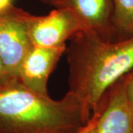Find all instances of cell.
<instances>
[{
  "instance_id": "10",
  "label": "cell",
  "mask_w": 133,
  "mask_h": 133,
  "mask_svg": "<svg viewBox=\"0 0 133 133\" xmlns=\"http://www.w3.org/2000/svg\"><path fill=\"white\" fill-rule=\"evenodd\" d=\"M99 116V110L96 109L91 115L90 118L87 123L76 133H96L97 124Z\"/></svg>"
},
{
  "instance_id": "11",
  "label": "cell",
  "mask_w": 133,
  "mask_h": 133,
  "mask_svg": "<svg viewBox=\"0 0 133 133\" xmlns=\"http://www.w3.org/2000/svg\"><path fill=\"white\" fill-rule=\"evenodd\" d=\"M10 79H11V78L8 75L4 65L2 62V60L0 58V86L4 84L7 81H9Z\"/></svg>"
},
{
  "instance_id": "6",
  "label": "cell",
  "mask_w": 133,
  "mask_h": 133,
  "mask_svg": "<svg viewBox=\"0 0 133 133\" xmlns=\"http://www.w3.org/2000/svg\"><path fill=\"white\" fill-rule=\"evenodd\" d=\"M96 109V133H133V111L126 97L124 77L107 90Z\"/></svg>"
},
{
  "instance_id": "2",
  "label": "cell",
  "mask_w": 133,
  "mask_h": 133,
  "mask_svg": "<svg viewBox=\"0 0 133 133\" xmlns=\"http://www.w3.org/2000/svg\"><path fill=\"white\" fill-rule=\"evenodd\" d=\"M90 116V110L70 92L53 100L18 78L0 86V133H76Z\"/></svg>"
},
{
  "instance_id": "8",
  "label": "cell",
  "mask_w": 133,
  "mask_h": 133,
  "mask_svg": "<svg viewBox=\"0 0 133 133\" xmlns=\"http://www.w3.org/2000/svg\"><path fill=\"white\" fill-rule=\"evenodd\" d=\"M113 29L116 39L133 36V0H113Z\"/></svg>"
},
{
  "instance_id": "5",
  "label": "cell",
  "mask_w": 133,
  "mask_h": 133,
  "mask_svg": "<svg viewBox=\"0 0 133 133\" xmlns=\"http://www.w3.org/2000/svg\"><path fill=\"white\" fill-rule=\"evenodd\" d=\"M66 48V44L56 48L33 45L21 64L17 78L30 90L48 95L49 77Z\"/></svg>"
},
{
  "instance_id": "7",
  "label": "cell",
  "mask_w": 133,
  "mask_h": 133,
  "mask_svg": "<svg viewBox=\"0 0 133 133\" xmlns=\"http://www.w3.org/2000/svg\"><path fill=\"white\" fill-rule=\"evenodd\" d=\"M52 6L71 11L84 30L95 32L107 39H115L113 0H56Z\"/></svg>"
},
{
  "instance_id": "4",
  "label": "cell",
  "mask_w": 133,
  "mask_h": 133,
  "mask_svg": "<svg viewBox=\"0 0 133 133\" xmlns=\"http://www.w3.org/2000/svg\"><path fill=\"white\" fill-rule=\"evenodd\" d=\"M28 33L34 46L56 48L66 44V40L84 30L83 25L69 10L61 8L45 16H34L27 13Z\"/></svg>"
},
{
  "instance_id": "13",
  "label": "cell",
  "mask_w": 133,
  "mask_h": 133,
  "mask_svg": "<svg viewBox=\"0 0 133 133\" xmlns=\"http://www.w3.org/2000/svg\"><path fill=\"white\" fill-rule=\"evenodd\" d=\"M38 1L41 2H42V3H44V4H48V5H52L53 2H54L56 0H38Z\"/></svg>"
},
{
  "instance_id": "1",
  "label": "cell",
  "mask_w": 133,
  "mask_h": 133,
  "mask_svg": "<svg viewBox=\"0 0 133 133\" xmlns=\"http://www.w3.org/2000/svg\"><path fill=\"white\" fill-rule=\"evenodd\" d=\"M70 41L68 92L93 112L109 88L133 69V36L107 39L81 30Z\"/></svg>"
},
{
  "instance_id": "3",
  "label": "cell",
  "mask_w": 133,
  "mask_h": 133,
  "mask_svg": "<svg viewBox=\"0 0 133 133\" xmlns=\"http://www.w3.org/2000/svg\"><path fill=\"white\" fill-rule=\"evenodd\" d=\"M27 13L14 6L0 15V58L11 78H17L21 64L33 46L27 29Z\"/></svg>"
},
{
  "instance_id": "12",
  "label": "cell",
  "mask_w": 133,
  "mask_h": 133,
  "mask_svg": "<svg viewBox=\"0 0 133 133\" xmlns=\"http://www.w3.org/2000/svg\"><path fill=\"white\" fill-rule=\"evenodd\" d=\"M13 2L14 0H0V15L7 12L14 6Z\"/></svg>"
},
{
  "instance_id": "9",
  "label": "cell",
  "mask_w": 133,
  "mask_h": 133,
  "mask_svg": "<svg viewBox=\"0 0 133 133\" xmlns=\"http://www.w3.org/2000/svg\"><path fill=\"white\" fill-rule=\"evenodd\" d=\"M124 81L126 97L133 111V69L124 76Z\"/></svg>"
}]
</instances>
